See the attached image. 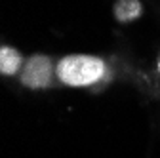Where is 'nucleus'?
<instances>
[{
  "instance_id": "obj_1",
  "label": "nucleus",
  "mask_w": 160,
  "mask_h": 158,
  "mask_svg": "<svg viewBox=\"0 0 160 158\" xmlns=\"http://www.w3.org/2000/svg\"><path fill=\"white\" fill-rule=\"evenodd\" d=\"M107 65L101 57L86 55V53H72L65 55L55 65V76L59 82L71 88H86L103 78Z\"/></svg>"
},
{
  "instance_id": "obj_2",
  "label": "nucleus",
  "mask_w": 160,
  "mask_h": 158,
  "mask_svg": "<svg viewBox=\"0 0 160 158\" xmlns=\"http://www.w3.org/2000/svg\"><path fill=\"white\" fill-rule=\"evenodd\" d=\"M55 67L48 55L34 53L31 55L21 69V84L31 90H42L52 86Z\"/></svg>"
},
{
  "instance_id": "obj_3",
  "label": "nucleus",
  "mask_w": 160,
  "mask_h": 158,
  "mask_svg": "<svg viewBox=\"0 0 160 158\" xmlns=\"http://www.w3.org/2000/svg\"><path fill=\"white\" fill-rule=\"evenodd\" d=\"M23 65H25V59L19 50L12 46L0 48V74L2 76H13L17 72H21Z\"/></svg>"
},
{
  "instance_id": "obj_5",
  "label": "nucleus",
  "mask_w": 160,
  "mask_h": 158,
  "mask_svg": "<svg viewBox=\"0 0 160 158\" xmlns=\"http://www.w3.org/2000/svg\"><path fill=\"white\" fill-rule=\"evenodd\" d=\"M149 82H151V86L160 93V52H158V55H156V63H154V71H152V74L149 76Z\"/></svg>"
},
{
  "instance_id": "obj_4",
  "label": "nucleus",
  "mask_w": 160,
  "mask_h": 158,
  "mask_svg": "<svg viewBox=\"0 0 160 158\" xmlns=\"http://www.w3.org/2000/svg\"><path fill=\"white\" fill-rule=\"evenodd\" d=\"M143 13V4L139 0H114L112 15L118 23H130Z\"/></svg>"
}]
</instances>
